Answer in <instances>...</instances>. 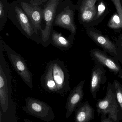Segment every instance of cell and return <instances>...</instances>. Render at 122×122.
<instances>
[{
    "label": "cell",
    "instance_id": "cell-8",
    "mask_svg": "<svg viewBox=\"0 0 122 122\" xmlns=\"http://www.w3.org/2000/svg\"><path fill=\"white\" fill-rule=\"evenodd\" d=\"M52 61L53 77L56 85L57 93L63 95L67 94L69 90V71L62 61Z\"/></svg>",
    "mask_w": 122,
    "mask_h": 122
},
{
    "label": "cell",
    "instance_id": "cell-26",
    "mask_svg": "<svg viewBox=\"0 0 122 122\" xmlns=\"http://www.w3.org/2000/svg\"><path fill=\"white\" fill-rule=\"evenodd\" d=\"M2 112H1V110H0V122H2Z\"/></svg>",
    "mask_w": 122,
    "mask_h": 122
},
{
    "label": "cell",
    "instance_id": "cell-23",
    "mask_svg": "<svg viewBox=\"0 0 122 122\" xmlns=\"http://www.w3.org/2000/svg\"><path fill=\"white\" fill-rule=\"evenodd\" d=\"M101 121L100 122H120L119 121H115L106 117L101 116Z\"/></svg>",
    "mask_w": 122,
    "mask_h": 122
},
{
    "label": "cell",
    "instance_id": "cell-7",
    "mask_svg": "<svg viewBox=\"0 0 122 122\" xmlns=\"http://www.w3.org/2000/svg\"><path fill=\"white\" fill-rule=\"evenodd\" d=\"M85 29L87 36L97 45L102 48L104 51L120 61L117 45L108 36L102 34V32L93 27H86Z\"/></svg>",
    "mask_w": 122,
    "mask_h": 122
},
{
    "label": "cell",
    "instance_id": "cell-21",
    "mask_svg": "<svg viewBox=\"0 0 122 122\" xmlns=\"http://www.w3.org/2000/svg\"><path fill=\"white\" fill-rule=\"evenodd\" d=\"M117 45L120 61L122 62V34L120 35L117 41Z\"/></svg>",
    "mask_w": 122,
    "mask_h": 122
},
{
    "label": "cell",
    "instance_id": "cell-1",
    "mask_svg": "<svg viewBox=\"0 0 122 122\" xmlns=\"http://www.w3.org/2000/svg\"><path fill=\"white\" fill-rule=\"evenodd\" d=\"M78 9L80 22L85 28L98 25L108 11L103 0H79Z\"/></svg>",
    "mask_w": 122,
    "mask_h": 122
},
{
    "label": "cell",
    "instance_id": "cell-10",
    "mask_svg": "<svg viewBox=\"0 0 122 122\" xmlns=\"http://www.w3.org/2000/svg\"><path fill=\"white\" fill-rule=\"evenodd\" d=\"M15 12L22 33L29 39L35 41L38 44H41V37L36 32L31 23H30L28 16L18 6H16Z\"/></svg>",
    "mask_w": 122,
    "mask_h": 122
},
{
    "label": "cell",
    "instance_id": "cell-15",
    "mask_svg": "<svg viewBox=\"0 0 122 122\" xmlns=\"http://www.w3.org/2000/svg\"><path fill=\"white\" fill-rule=\"evenodd\" d=\"M74 36L71 34L66 38L61 33L54 30L53 28L51 34V43L62 51L69 50L72 46Z\"/></svg>",
    "mask_w": 122,
    "mask_h": 122
},
{
    "label": "cell",
    "instance_id": "cell-2",
    "mask_svg": "<svg viewBox=\"0 0 122 122\" xmlns=\"http://www.w3.org/2000/svg\"><path fill=\"white\" fill-rule=\"evenodd\" d=\"M2 39L0 36V104L3 112H7L11 93V78L3 54Z\"/></svg>",
    "mask_w": 122,
    "mask_h": 122
},
{
    "label": "cell",
    "instance_id": "cell-18",
    "mask_svg": "<svg viewBox=\"0 0 122 122\" xmlns=\"http://www.w3.org/2000/svg\"><path fill=\"white\" fill-rule=\"evenodd\" d=\"M113 84L115 88L117 100L121 109L122 115V85L117 80H114Z\"/></svg>",
    "mask_w": 122,
    "mask_h": 122
},
{
    "label": "cell",
    "instance_id": "cell-3",
    "mask_svg": "<svg viewBox=\"0 0 122 122\" xmlns=\"http://www.w3.org/2000/svg\"><path fill=\"white\" fill-rule=\"evenodd\" d=\"M96 107L98 115L118 121L119 111L113 84L108 82L106 95L104 98L98 100Z\"/></svg>",
    "mask_w": 122,
    "mask_h": 122
},
{
    "label": "cell",
    "instance_id": "cell-27",
    "mask_svg": "<svg viewBox=\"0 0 122 122\" xmlns=\"http://www.w3.org/2000/svg\"><path fill=\"white\" fill-rule=\"evenodd\" d=\"M120 0L122 1V0Z\"/></svg>",
    "mask_w": 122,
    "mask_h": 122
},
{
    "label": "cell",
    "instance_id": "cell-16",
    "mask_svg": "<svg viewBox=\"0 0 122 122\" xmlns=\"http://www.w3.org/2000/svg\"><path fill=\"white\" fill-rule=\"evenodd\" d=\"M75 111L76 122H90L94 118V108L87 101L81 103Z\"/></svg>",
    "mask_w": 122,
    "mask_h": 122
},
{
    "label": "cell",
    "instance_id": "cell-14",
    "mask_svg": "<svg viewBox=\"0 0 122 122\" xmlns=\"http://www.w3.org/2000/svg\"><path fill=\"white\" fill-rule=\"evenodd\" d=\"M21 7L29 17L34 29L37 34L38 30L42 29L41 23L43 18V10L39 5L25 2L21 3Z\"/></svg>",
    "mask_w": 122,
    "mask_h": 122
},
{
    "label": "cell",
    "instance_id": "cell-19",
    "mask_svg": "<svg viewBox=\"0 0 122 122\" xmlns=\"http://www.w3.org/2000/svg\"><path fill=\"white\" fill-rule=\"evenodd\" d=\"M109 28L113 29L122 28V23L117 13H115L110 19L108 23Z\"/></svg>",
    "mask_w": 122,
    "mask_h": 122
},
{
    "label": "cell",
    "instance_id": "cell-24",
    "mask_svg": "<svg viewBox=\"0 0 122 122\" xmlns=\"http://www.w3.org/2000/svg\"><path fill=\"white\" fill-rule=\"evenodd\" d=\"M4 6L1 0H0V19L4 17Z\"/></svg>",
    "mask_w": 122,
    "mask_h": 122
},
{
    "label": "cell",
    "instance_id": "cell-6",
    "mask_svg": "<svg viewBox=\"0 0 122 122\" xmlns=\"http://www.w3.org/2000/svg\"><path fill=\"white\" fill-rule=\"evenodd\" d=\"M59 0H49L43 9V19L45 23L44 29L41 30V44L45 48L51 43V34L53 22L56 17V11Z\"/></svg>",
    "mask_w": 122,
    "mask_h": 122
},
{
    "label": "cell",
    "instance_id": "cell-22",
    "mask_svg": "<svg viewBox=\"0 0 122 122\" xmlns=\"http://www.w3.org/2000/svg\"><path fill=\"white\" fill-rule=\"evenodd\" d=\"M48 0H30V3L31 4L40 5L43 3Z\"/></svg>",
    "mask_w": 122,
    "mask_h": 122
},
{
    "label": "cell",
    "instance_id": "cell-17",
    "mask_svg": "<svg viewBox=\"0 0 122 122\" xmlns=\"http://www.w3.org/2000/svg\"><path fill=\"white\" fill-rule=\"evenodd\" d=\"M52 66V61L48 63L45 72L42 76L41 83L44 89L48 92L57 93L56 85L53 77Z\"/></svg>",
    "mask_w": 122,
    "mask_h": 122
},
{
    "label": "cell",
    "instance_id": "cell-4",
    "mask_svg": "<svg viewBox=\"0 0 122 122\" xmlns=\"http://www.w3.org/2000/svg\"><path fill=\"white\" fill-rule=\"evenodd\" d=\"M25 102L22 109L27 114L47 122L56 118L52 108L44 102L30 97H27Z\"/></svg>",
    "mask_w": 122,
    "mask_h": 122
},
{
    "label": "cell",
    "instance_id": "cell-12",
    "mask_svg": "<svg viewBox=\"0 0 122 122\" xmlns=\"http://www.w3.org/2000/svg\"><path fill=\"white\" fill-rule=\"evenodd\" d=\"M74 11L67 6L56 16L54 25L67 29L71 34L75 36L77 28L74 23Z\"/></svg>",
    "mask_w": 122,
    "mask_h": 122
},
{
    "label": "cell",
    "instance_id": "cell-11",
    "mask_svg": "<svg viewBox=\"0 0 122 122\" xmlns=\"http://www.w3.org/2000/svg\"><path fill=\"white\" fill-rule=\"evenodd\" d=\"M85 81V80L81 81L70 92L65 106L66 118H69L82 103L84 97L83 87Z\"/></svg>",
    "mask_w": 122,
    "mask_h": 122
},
{
    "label": "cell",
    "instance_id": "cell-13",
    "mask_svg": "<svg viewBox=\"0 0 122 122\" xmlns=\"http://www.w3.org/2000/svg\"><path fill=\"white\" fill-rule=\"evenodd\" d=\"M106 71L103 65L95 63L92 70L91 78L90 85V92L93 98L96 99L97 94L101 85L104 84L107 80Z\"/></svg>",
    "mask_w": 122,
    "mask_h": 122
},
{
    "label": "cell",
    "instance_id": "cell-25",
    "mask_svg": "<svg viewBox=\"0 0 122 122\" xmlns=\"http://www.w3.org/2000/svg\"><path fill=\"white\" fill-rule=\"evenodd\" d=\"M23 121L24 122H32V121H31V120H29L28 119H26V118H25V119H24Z\"/></svg>",
    "mask_w": 122,
    "mask_h": 122
},
{
    "label": "cell",
    "instance_id": "cell-5",
    "mask_svg": "<svg viewBox=\"0 0 122 122\" xmlns=\"http://www.w3.org/2000/svg\"><path fill=\"white\" fill-rule=\"evenodd\" d=\"M3 48L14 69L21 77L25 84L31 89L33 87L31 72L28 68L26 61L19 54L2 41Z\"/></svg>",
    "mask_w": 122,
    "mask_h": 122
},
{
    "label": "cell",
    "instance_id": "cell-9",
    "mask_svg": "<svg viewBox=\"0 0 122 122\" xmlns=\"http://www.w3.org/2000/svg\"><path fill=\"white\" fill-rule=\"evenodd\" d=\"M90 55L95 63L101 64L115 75L122 79V67L117 59L98 48L92 49Z\"/></svg>",
    "mask_w": 122,
    "mask_h": 122
},
{
    "label": "cell",
    "instance_id": "cell-20",
    "mask_svg": "<svg viewBox=\"0 0 122 122\" xmlns=\"http://www.w3.org/2000/svg\"><path fill=\"white\" fill-rule=\"evenodd\" d=\"M114 5L118 15L119 16L122 27V6L120 0H111Z\"/></svg>",
    "mask_w": 122,
    "mask_h": 122
}]
</instances>
